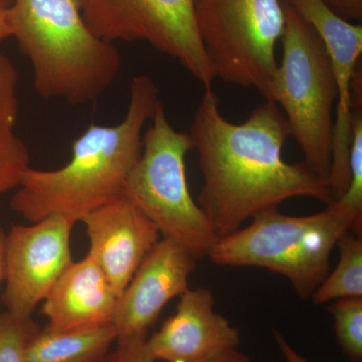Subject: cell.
I'll return each mask as SVG.
<instances>
[{
	"label": "cell",
	"mask_w": 362,
	"mask_h": 362,
	"mask_svg": "<svg viewBox=\"0 0 362 362\" xmlns=\"http://www.w3.org/2000/svg\"><path fill=\"white\" fill-rule=\"evenodd\" d=\"M188 134L204 176L197 204L218 238L293 197H310L326 206L333 202L325 180L303 162L283 159L291 134L274 102L265 100L245 122L233 124L221 114L213 88L204 89Z\"/></svg>",
	"instance_id": "1"
},
{
	"label": "cell",
	"mask_w": 362,
	"mask_h": 362,
	"mask_svg": "<svg viewBox=\"0 0 362 362\" xmlns=\"http://www.w3.org/2000/svg\"><path fill=\"white\" fill-rule=\"evenodd\" d=\"M159 102L158 88L149 76L133 78L123 120L111 126L90 124L74 140L63 168L26 169L11 199L13 211L30 223L52 216L78 223L120 199L141 156L143 130Z\"/></svg>",
	"instance_id": "2"
},
{
	"label": "cell",
	"mask_w": 362,
	"mask_h": 362,
	"mask_svg": "<svg viewBox=\"0 0 362 362\" xmlns=\"http://www.w3.org/2000/svg\"><path fill=\"white\" fill-rule=\"evenodd\" d=\"M9 18L40 97L89 104L115 83L120 52L90 30L78 0H11Z\"/></svg>",
	"instance_id": "3"
},
{
	"label": "cell",
	"mask_w": 362,
	"mask_h": 362,
	"mask_svg": "<svg viewBox=\"0 0 362 362\" xmlns=\"http://www.w3.org/2000/svg\"><path fill=\"white\" fill-rule=\"evenodd\" d=\"M284 4L282 59L262 96L284 111L304 165L328 183L337 90L329 57L314 28Z\"/></svg>",
	"instance_id": "4"
},
{
	"label": "cell",
	"mask_w": 362,
	"mask_h": 362,
	"mask_svg": "<svg viewBox=\"0 0 362 362\" xmlns=\"http://www.w3.org/2000/svg\"><path fill=\"white\" fill-rule=\"evenodd\" d=\"M351 228V218L333 204L306 216L271 209L218 238L209 258L218 266L267 269L287 278L298 296L309 299L329 274L338 240Z\"/></svg>",
	"instance_id": "5"
},
{
	"label": "cell",
	"mask_w": 362,
	"mask_h": 362,
	"mask_svg": "<svg viewBox=\"0 0 362 362\" xmlns=\"http://www.w3.org/2000/svg\"><path fill=\"white\" fill-rule=\"evenodd\" d=\"M192 149L189 134L175 130L159 102L143 133L141 156L123 197L156 223L163 238L199 259L209 257L218 237L188 187L185 157Z\"/></svg>",
	"instance_id": "6"
},
{
	"label": "cell",
	"mask_w": 362,
	"mask_h": 362,
	"mask_svg": "<svg viewBox=\"0 0 362 362\" xmlns=\"http://www.w3.org/2000/svg\"><path fill=\"white\" fill-rule=\"evenodd\" d=\"M194 13L214 78L262 94L278 65L283 0H194Z\"/></svg>",
	"instance_id": "7"
},
{
	"label": "cell",
	"mask_w": 362,
	"mask_h": 362,
	"mask_svg": "<svg viewBox=\"0 0 362 362\" xmlns=\"http://www.w3.org/2000/svg\"><path fill=\"white\" fill-rule=\"evenodd\" d=\"M83 18L100 39L148 42L175 59L204 85L214 77L197 33L194 0H78Z\"/></svg>",
	"instance_id": "8"
},
{
	"label": "cell",
	"mask_w": 362,
	"mask_h": 362,
	"mask_svg": "<svg viewBox=\"0 0 362 362\" xmlns=\"http://www.w3.org/2000/svg\"><path fill=\"white\" fill-rule=\"evenodd\" d=\"M75 221L52 216L30 226H14L6 237L2 302L6 312L21 321L35 308L73 263L71 235Z\"/></svg>",
	"instance_id": "9"
},
{
	"label": "cell",
	"mask_w": 362,
	"mask_h": 362,
	"mask_svg": "<svg viewBox=\"0 0 362 362\" xmlns=\"http://www.w3.org/2000/svg\"><path fill=\"white\" fill-rule=\"evenodd\" d=\"M314 28L329 57L337 84V100L333 132L332 156L328 185L333 202L349 185L351 144L352 90L361 68L362 25L337 16L323 0H283Z\"/></svg>",
	"instance_id": "10"
},
{
	"label": "cell",
	"mask_w": 362,
	"mask_h": 362,
	"mask_svg": "<svg viewBox=\"0 0 362 362\" xmlns=\"http://www.w3.org/2000/svg\"><path fill=\"white\" fill-rule=\"evenodd\" d=\"M194 255L163 238L147 255L117 301L113 322L118 337L148 333L164 307L189 289Z\"/></svg>",
	"instance_id": "11"
},
{
	"label": "cell",
	"mask_w": 362,
	"mask_h": 362,
	"mask_svg": "<svg viewBox=\"0 0 362 362\" xmlns=\"http://www.w3.org/2000/svg\"><path fill=\"white\" fill-rule=\"evenodd\" d=\"M81 221L89 239L88 256L102 269L120 297L160 240V232L146 214L124 197L95 209Z\"/></svg>",
	"instance_id": "12"
},
{
	"label": "cell",
	"mask_w": 362,
	"mask_h": 362,
	"mask_svg": "<svg viewBox=\"0 0 362 362\" xmlns=\"http://www.w3.org/2000/svg\"><path fill=\"white\" fill-rule=\"evenodd\" d=\"M240 344V331L214 309L209 288L187 289L175 313L147 337L146 347L156 361L197 362Z\"/></svg>",
	"instance_id": "13"
},
{
	"label": "cell",
	"mask_w": 362,
	"mask_h": 362,
	"mask_svg": "<svg viewBox=\"0 0 362 362\" xmlns=\"http://www.w3.org/2000/svg\"><path fill=\"white\" fill-rule=\"evenodd\" d=\"M118 295L89 256L70 267L42 301L47 327L57 331L88 329L113 322Z\"/></svg>",
	"instance_id": "14"
},
{
	"label": "cell",
	"mask_w": 362,
	"mask_h": 362,
	"mask_svg": "<svg viewBox=\"0 0 362 362\" xmlns=\"http://www.w3.org/2000/svg\"><path fill=\"white\" fill-rule=\"evenodd\" d=\"M118 338L114 326L57 331L39 326L25 343L28 362H101Z\"/></svg>",
	"instance_id": "15"
},
{
	"label": "cell",
	"mask_w": 362,
	"mask_h": 362,
	"mask_svg": "<svg viewBox=\"0 0 362 362\" xmlns=\"http://www.w3.org/2000/svg\"><path fill=\"white\" fill-rule=\"evenodd\" d=\"M339 261L335 270L328 274L310 297L316 305H323L341 298L362 297V239L351 230L338 240Z\"/></svg>",
	"instance_id": "16"
},
{
	"label": "cell",
	"mask_w": 362,
	"mask_h": 362,
	"mask_svg": "<svg viewBox=\"0 0 362 362\" xmlns=\"http://www.w3.org/2000/svg\"><path fill=\"white\" fill-rule=\"evenodd\" d=\"M350 180L347 189L332 202L352 221L351 232L362 233V76L354 80L352 90L351 144L349 154Z\"/></svg>",
	"instance_id": "17"
},
{
	"label": "cell",
	"mask_w": 362,
	"mask_h": 362,
	"mask_svg": "<svg viewBox=\"0 0 362 362\" xmlns=\"http://www.w3.org/2000/svg\"><path fill=\"white\" fill-rule=\"evenodd\" d=\"M338 345L350 362H362V297L341 298L327 307Z\"/></svg>",
	"instance_id": "18"
},
{
	"label": "cell",
	"mask_w": 362,
	"mask_h": 362,
	"mask_svg": "<svg viewBox=\"0 0 362 362\" xmlns=\"http://www.w3.org/2000/svg\"><path fill=\"white\" fill-rule=\"evenodd\" d=\"M32 319L21 321L11 314L0 315V362H28L25 343L32 330L37 327Z\"/></svg>",
	"instance_id": "19"
},
{
	"label": "cell",
	"mask_w": 362,
	"mask_h": 362,
	"mask_svg": "<svg viewBox=\"0 0 362 362\" xmlns=\"http://www.w3.org/2000/svg\"><path fill=\"white\" fill-rule=\"evenodd\" d=\"M148 333L117 338L115 349L110 350L101 362H158L147 350Z\"/></svg>",
	"instance_id": "20"
},
{
	"label": "cell",
	"mask_w": 362,
	"mask_h": 362,
	"mask_svg": "<svg viewBox=\"0 0 362 362\" xmlns=\"http://www.w3.org/2000/svg\"><path fill=\"white\" fill-rule=\"evenodd\" d=\"M20 182L18 168L0 142V197L16 189Z\"/></svg>",
	"instance_id": "21"
},
{
	"label": "cell",
	"mask_w": 362,
	"mask_h": 362,
	"mask_svg": "<svg viewBox=\"0 0 362 362\" xmlns=\"http://www.w3.org/2000/svg\"><path fill=\"white\" fill-rule=\"evenodd\" d=\"M331 11L340 18L349 21L361 23L362 20V0H323Z\"/></svg>",
	"instance_id": "22"
},
{
	"label": "cell",
	"mask_w": 362,
	"mask_h": 362,
	"mask_svg": "<svg viewBox=\"0 0 362 362\" xmlns=\"http://www.w3.org/2000/svg\"><path fill=\"white\" fill-rule=\"evenodd\" d=\"M273 335L276 344H277L278 349L280 350L282 356L284 357L286 362H309L304 356L298 354L296 350L293 349L291 344L287 341V339L280 331L273 330Z\"/></svg>",
	"instance_id": "23"
},
{
	"label": "cell",
	"mask_w": 362,
	"mask_h": 362,
	"mask_svg": "<svg viewBox=\"0 0 362 362\" xmlns=\"http://www.w3.org/2000/svg\"><path fill=\"white\" fill-rule=\"evenodd\" d=\"M197 362H252L250 357L244 352L240 351L239 347L226 349L220 354Z\"/></svg>",
	"instance_id": "24"
},
{
	"label": "cell",
	"mask_w": 362,
	"mask_h": 362,
	"mask_svg": "<svg viewBox=\"0 0 362 362\" xmlns=\"http://www.w3.org/2000/svg\"><path fill=\"white\" fill-rule=\"evenodd\" d=\"M11 35L9 6L4 0H0V42L11 37Z\"/></svg>",
	"instance_id": "25"
},
{
	"label": "cell",
	"mask_w": 362,
	"mask_h": 362,
	"mask_svg": "<svg viewBox=\"0 0 362 362\" xmlns=\"http://www.w3.org/2000/svg\"><path fill=\"white\" fill-rule=\"evenodd\" d=\"M6 233H4L1 221H0V284H1L2 281H4V272H6V267H4V246H6Z\"/></svg>",
	"instance_id": "26"
},
{
	"label": "cell",
	"mask_w": 362,
	"mask_h": 362,
	"mask_svg": "<svg viewBox=\"0 0 362 362\" xmlns=\"http://www.w3.org/2000/svg\"><path fill=\"white\" fill-rule=\"evenodd\" d=\"M6 4H8V6H11V0H4Z\"/></svg>",
	"instance_id": "27"
}]
</instances>
